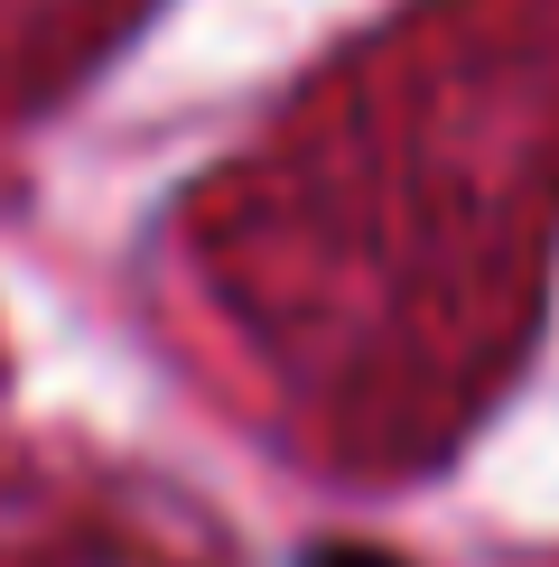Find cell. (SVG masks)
Returning a JSON list of instances; mask_svg holds the SVG:
<instances>
[{"instance_id": "obj_1", "label": "cell", "mask_w": 559, "mask_h": 567, "mask_svg": "<svg viewBox=\"0 0 559 567\" xmlns=\"http://www.w3.org/2000/svg\"><path fill=\"white\" fill-rule=\"evenodd\" d=\"M298 567H410V558H392V549H364V539H326V549H308Z\"/></svg>"}]
</instances>
